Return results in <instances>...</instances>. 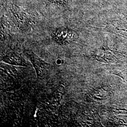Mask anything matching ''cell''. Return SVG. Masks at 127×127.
<instances>
[{
	"mask_svg": "<svg viewBox=\"0 0 127 127\" xmlns=\"http://www.w3.org/2000/svg\"><path fill=\"white\" fill-rule=\"evenodd\" d=\"M52 38L54 41L61 45H67L72 43L77 38L75 31L67 27H60L56 30Z\"/></svg>",
	"mask_w": 127,
	"mask_h": 127,
	"instance_id": "cell-1",
	"label": "cell"
},
{
	"mask_svg": "<svg viewBox=\"0 0 127 127\" xmlns=\"http://www.w3.org/2000/svg\"><path fill=\"white\" fill-rule=\"evenodd\" d=\"M28 56L35 69L37 78L38 79L43 78L50 70L51 64L42 60L33 52L29 54Z\"/></svg>",
	"mask_w": 127,
	"mask_h": 127,
	"instance_id": "cell-2",
	"label": "cell"
},
{
	"mask_svg": "<svg viewBox=\"0 0 127 127\" xmlns=\"http://www.w3.org/2000/svg\"><path fill=\"white\" fill-rule=\"evenodd\" d=\"M12 13L20 27H27L28 26V19L25 13L16 7H12Z\"/></svg>",
	"mask_w": 127,
	"mask_h": 127,
	"instance_id": "cell-3",
	"label": "cell"
},
{
	"mask_svg": "<svg viewBox=\"0 0 127 127\" xmlns=\"http://www.w3.org/2000/svg\"><path fill=\"white\" fill-rule=\"evenodd\" d=\"M3 60L5 62L12 65H23L24 64L21 57L15 53H9L6 55L3 58Z\"/></svg>",
	"mask_w": 127,
	"mask_h": 127,
	"instance_id": "cell-4",
	"label": "cell"
},
{
	"mask_svg": "<svg viewBox=\"0 0 127 127\" xmlns=\"http://www.w3.org/2000/svg\"><path fill=\"white\" fill-rule=\"evenodd\" d=\"M51 4L65 7L68 5L67 0H48Z\"/></svg>",
	"mask_w": 127,
	"mask_h": 127,
	"instance_id": "cell-5",
	"label": "cell"
}]
</instances>
